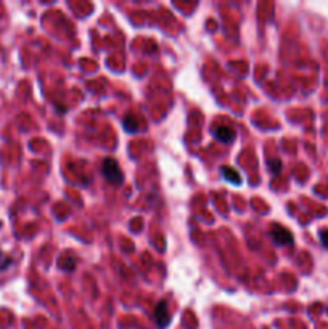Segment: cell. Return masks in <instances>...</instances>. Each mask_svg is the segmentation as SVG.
<instances>
[{"label":"cell","mask_w":328,"mask_h":329,"mask_svg":"<svg viewBox=\"0 0 328 329\" xmlns=\"http://www.w3.org/2000/svg\"><path fill=\"white\" fill-rule=\"evenodd\" d=\"M101 172H103V177H105L111 185H116V186L123 185L124 175H123V170H121L116 159L106 157L101 164Z\"/></svg>","instance_id":"obj_1"},{"label":"cell","mask_w":328,"mask_h":329,"mask_svg":"<svg viewBox=\"0 0 328 329\" xmlns=\"http://www.w3.org/2000/svg\"><path fill=\"white\" fill-rule=\"evenodd\" d=\"M270 238L277 246H290V244H293V241H295L293 235H291L285 227H280V225H273L272 231H270Z\"/></svg>","instance_id":"obj_2"},{"label":"cell","mask_w":328,"mask_h":329,"mask_svg":"<svg viewBox=\"0 0 328 329\" xmlns=\"http://www.w3.org/2000/svg\"><path fill=\"white\" fill-rule=\"evenodd\" d=\"M153 316H155L156 326L160 329H164V328L169 326V323H171V312H169L166 300H161L160 303H158L156 308H155Z\"/></svg>","instance_id":"obj_3"},{"label":"cell","mask_w":328,"mask_h":329,"mask_svg":"<svg viewBox=\"0 0 328 329\" xmlns=\"http://www.w3.org/2000/svg\"><path fill=\"white\" fill-rule=\"evenodd\" d=\"M214 137L219 140V142H222V143H230V142H233V140H235L236 132L232 129V127L222 125V127H217V129H216Z\"/></svg>","instance_id":"obj_4"},{"label":"cell","mask_w":328,"mask_h":329,"mask_svg":"<svg viewBox=\"0 0 328 329\" xmlns=\"http://www.w3.org/2000/svg\"><path fill=\"white\" fill-rule=\"evenodd\" d=\"M222 175H224V179H226L227 181H230V183H233V185H240L241 183L240 174L236 172L235 169H232V167H222Z\"/></svg>","instance_id":"obj_5"},{"label":"cell","mask_w":328,"mask_h":329,"mask_svg":"<svg viewBox=\"0 0 328 329\" xmlns=\"http://www.w3.org/2000/svg\"><path fill=\"white\" fill-rule=\"evenodd\" d=\"M58 267L65 271H72L76 268V260L72 257H62L58 262Z\"/></svg>","instance_id":"obj_6"},{"label":"cell","mask_w":328,"mask_h":329,"mask_svg":"<svg viewBox=\"0 0 328 329\" xmlns=\"http://www.w3.org/2000/svg\"><path fill=\"white\" fill-rule=\"evenodd\" d=\"M267 166H269L272 174H278L282 170V161L278 157H269L267 159Z\"/></svg>","instance_id":"obj_7"},{"label":"cell","mask_w":328,"mask_h":329,"mask_svg":"<svg viewBox=\"0 0 328 329\" xmlns=\"http://www.w3.org/2000/svg\"><path fill=\"white\" fill-rule=\"evenodd\" d=\"M124 127L127 132H135L138 129V122L137 119L133 118V116H127V118L124 119Z\"/></svg>","instance_id":"obj_8"},{"label":"cell","mask_w":328,"mask_h":329,"mask_svg":"<svg viewBox=\"0 0 328 329\" xmlns=\"http://www.w3.org/2000/svg\"><path fill=\"white\" fill-rule=\"evenodd\" d=\"M8 265H11V259L8 257L7 254H3L0 251V270H5Z\"/></svg>","instance_id":"obj_9"},{"label":"cell","mask_w":328,"mask_h":329,"mask_svg":"<svg viewBox=\"0 0 328 329\" xmlns=\"http://www.w3.org/2000/svg\"><path fill=\"white\" fill-rule=\"evenodd\" d=\"M319 238H320L322 246H324L325 249H328V230H322L319 233Z\"/></svg>","instance_id":"obj_10"}]
</instances>
